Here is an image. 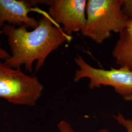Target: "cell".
Here are the masks:
<instances>
[{"mask_svg":"<svg viewBox=\"0 0 132 132\" xmlns=\"http://www.w3.org/2000/svg\"><path fill=\"white\" fill-rule=\"evenodd\" d=\"M42 17L38 26L28 31L25 26L16 27L5 24L2 29L10 46V56L5 60L7 65L15 69L24 66L31 73L36 62L35 71L44 66L48 55L71 38L52 21L48 14L41 11Z\"/></svg>","mask_w":132,"mask_h":132,"instance_id":"1","label":"cell"},{"mask_svg":"<svg viewBox=\"0 0 132 132\" xmlns=\"http://www.w3.org/2000/svg\"><path fill=\"white\" fill-rule=\"evenodd\" d=\"M123 0H88L86 23L81 32L97 44L110 38L113 32L121 33L128 19L123 12Z\"/></svg>","mask_w":132,"mask_h":132,"instance_id":"2","label":"cell"},{"mask_svg":"<svg viewBox=\"0 0 132 132\" xmlns=\"http://www.w3.org/2000/svg\"><path fill=\"white\" fill-rule=\"evenodd\" d=\"M44 89L37 77L27 75L21 69L0 61V98L14 105L33 107Z\"/></svg>","mask_w":132,"mask_h":132,"instance_id":"3","label":"cell"},{"mask_svg":"<svg viewBox=\"0 0 132 132\" xmlns=\"http://www.w3.org/2000/svg\"><path fill=\"white\" fill-rule=\"evenodd\" d=\"M75 62L79 68L75 74V82L88 78L91 90L108 86L112 87L123 98L132 94V71L127 67L112 68L110 70L97 69L90 66L80 56L76 57Z\"/></svg>","mask_w":132,"mask_h":132,"instance_id":"4","label":"cell"},{"mask_svg":"<svg viewBox=\"0 0 132 132\" xmlns=\"http://www.w3.org/2000/svg\"><path fill=\"white\" fill-rule=\"evenodd\" d=\"M86 0L46 1L48 15L54 23L63 26L64 32L72 37L74 32H82L86 23Z\"/></svg>","mask_w":132,"mask_h":132,"instance_id":"5","label":"cell"},{"mask_svg":"<svg viewBox=\"0 0 132 132\" xmlns=\"http://www.w3.org/2000/svg\"><path fill=\"white\" fill-rule=\"evenodd\" d=\"M40 1L0 0V30L7 24L18 27L25 26L34 29L38 21L30 17L28 13L34 10Z\"/></svg>","mask_w":132,"mask_h":132,"instance_id":"6","label":"cell"},{"mask_svg":"<svg viewBox=\"0 0 132 132\" xmlns=\"http://www.w3.org/2000/svg\"><path fill=\"white\" fill-rule=\"evenodd\" d=\"M112 52L116 64L132 71V21L128 20Z\"/></svg>","mask_w":132,"mask_h":132,"instance_id":"7","label":"cell"},{"mask_svg":"<svg viewBox=\"0 0 132 132\" xmlns=\"http://www.w3.org/2000/svg\"><path fill=\"white\" fill-rule=\"evenodd\" d=\"M111 117L116 120L118 124L124 128L127 132H132V119L125 118L120 113Z\"/></svg>","mask_w":132,"mask_h":132,"instance_id":"8","label":"cell"},{"mask_svg":"<svg viewBox=\"0 0 132 132\" xmlns=\"http://www.w3.org/2000/svg\"><path fill=\"white\" fill-rule=\"evenodd\" d=\"M122 10L128 20L132 21V0H123Z\"/></svg>","mask_w":132,"mask_h":132,"instance_id":"9","label":"cell"},{"mask_svg":"<svg viewBox=\"0 0 132 132\" xmlns=\"http://www.w3.org/2000/svg\"><path fill=\"white\" fill-rule=\"evenodd\" d=\"M59 132H75L70 123L62 120L57 124Z\"/></svg>","mask_w":132,"mask_h":132,"instance_id":"10","label":"cell"},{"mask_svg":"<svg viewBox=\"0 0 132 132\" xmlns=\"http://www.w3.org/2000/svg\"><path fill=\"white\" fill-rule=\"evenodd\" d=\"M3 34L2 30H0V36ZM10 56V54L2 47V44L0 41V60H6Z\"/></svg>","mask_w":132,"mask_h":132,"instance_id":"11","label":"cell"},{"mask_svg":"<svg viewBox=\"0 0 132 132\" xmlns=\"http://www.w3.org/2000/svg\"><path fill=\"white\" fill-rule=\"evenodd\" d=\"M123 99L125 100V101H132V94L129 95L126 97H124L123 98Z\"/></svg>","mask_w":132,"mask_h":132,"instance_id":"12","label":"cell"},{"mask_svg":"<svg viewBox=\"0 0 132 132\" xmlns=\"http://www.w3.org/2000/svg\"><path fill=\"white\" fill-rule=\"evenodd\" d=\"M111 132L110 131H109L108 129H106V128H105V129H100V130L99 131V132Z\"/></svg>","mask_w":132,"mask_h":132,"instance_id":"13","label":"cell"}]
</instances>
